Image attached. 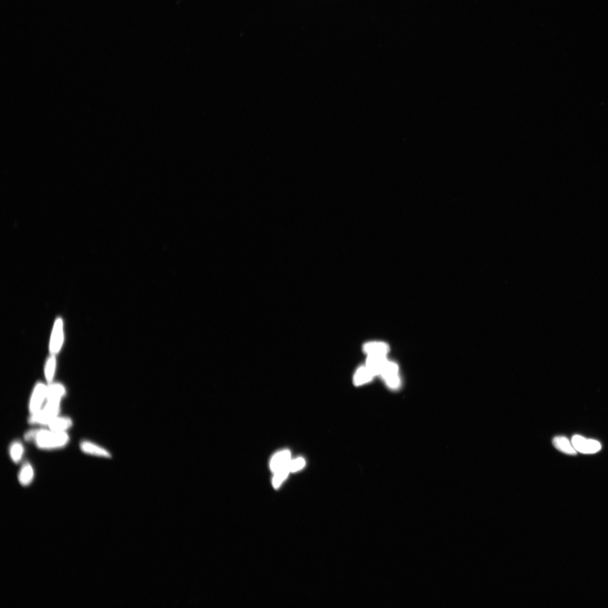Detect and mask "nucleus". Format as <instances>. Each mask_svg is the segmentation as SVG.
Here are the masks:
<instances>
[{"instance_id": "7ed1b4c3", "label": "nucleus", "mask_w": 608, "mask_h": 608, "mask_svg": "<svg viewBox=\"0 0 608 608\" xmlns=\"http://www.w3.org/2000/svg\"><path fill=\"white\" fill-rule=\"evenodd\" d=\"M398 371V366L395 363L387 360L380 373V376L385 380L388 387L393 389H396L400 385Z\"/></svg>"}, {"instance_id": "4468645a", "label": "nucleus", "mask_w": 608, "mask_h": 608, "mask_svg": "<svg viewBox=\"0 0 608 608\" xmlns=\"http://www.w3.org/2000/svg\"><path fill=\"white\" fill-rule=\"evenodd\" d=\"M25 449L20 441H14L9 446V453L13 463L20 464L25 455Z\"/></svg>"}, {"instance_id": "9d476101", "label": "nucleus", "mask_w": 608, "mask_h": 608, "mask_svg": "<svg viewBox=\"0 0 608 608\" xmlns=\"http://www.w3.org/2000/svg\"><path fill=\"white\" fill-rule=\"evenodd\" d=\"M67 390L65 386L61 383L53 382L48 384L47 400L61 403L66 395Z\"/></svg>"}, {"instance_id": "6e6552de", "label": "nucleus", "mask_w": 608, "mask_h": 608, "mask_svg": "<svg viewBox=\"0 0 608 608\" xmlns=\"http://www.w3.org/2000/svg\"><path fill=\"white\" fill-rule=\"evenodd\" d=\"M291 460V452L284 450L278 452L274 455L270 463V468L273 473L289 465Z\"/></svg>"}, {"instance_id": "ddd939ff", "label": "nucleus", "mask_w": 608, "mask_h": 608, "mask_svg": "<svg viewBox=\"0 0 608 608\" xmlns=\"http://www.w3.org/2000/svg\"><path fill=\"white\" fill-rule=\"evenodd\" d=\"M552 443L557 450L563 453L569 455L577 454V450L573 445L571 444L567 438L563 436L556 437L553 439Z\"/></svg>"}, {"instance_id": "1a4fd4ad", "label": "nucleus", "mask_w": 608, "mask_h": 608, "mask_svg": "<svg viewBox=\"0 0 608 608\" xmlns=\"http://www.w3.org/2000/svg\"><path fill=\"white\" fill-rule=\"evenodd\" d=\"M363 349L367 355L383 356H386L390 350L386 343L378 341L367 342L364 345Z\"/></svg>"}, {"instance_id": "f257e3e1", "label": "nucleus", "mask_w": 608, "mask_h": 608, "mask_svg": "<svg viewBox=\"0 0 608 608\" xmlns=\"http://www.w3.org/2000/svg\"><path fill=\"white\" fill-rule=\"evenodd\" d=\"M70 442L68 433L54 432L47 428L37 429L33 443L41 450L53 451L63 449Z\"/></svg>"}, {"instance_id": "f3484780", "label": "nucleus", "mask_w": 608, "mask_h": 608, "mask_svg": "<svg viewBox=\"0 0 608 608\" xmlns=\"http://www.w3.org/2000/svg\"><path fill=\"white\" fill-rule=\"evenodd\" d=\"M290 472L289 465H288L286 467L278 470L276 472L274 473V476L273 479L274 487L276 488L280 487Z\"/></svg>"}, {"instance_id": "2eb2a0df", "label": "nucleus", "mask_w": 608, "mask_h": 608, "mask_svg": "<svg viewBox=\"0 0 608 608\" xmlns=\"http://www.w3.org/2000/svg\"><path fill=\"white\" fill-rule=\"evenodd\" d=\"M375 376L370 369L365 365L356 370L354 374L353 381L356 386H360L371 381Z\"/></svg>"}, {"instance_id": "39448f33", "label": "nucleus", "mask_w": 608, "mask_h": 608, "mask_svg": "<svg viewBox=\"0 0 608 608\" xmlns=\"http://www.w3.org/2000/svg\"><path fill=\"white\" fill-rule=\"evenodd\" d=\"M79 447L81 451L86 455L103 459H111L112 457L110 452L90 441H82L80 443Z\"/></svg>"}, {"instance_id": "f8f14e48", "label": "nucleus", "mask_w": 608, "mask_h": 608, "mask_svg": "<svg viewBox=\"0 0 608 608\" xmlns=\"http://www.w3.org/2000/svg\"><path fill=\"white\" fill-rule=\"evenodd\" d=\"M387 360L386 356L378 355H368L366 361V366L370 369L374 376L380 375L384 365Z\"/></svg>"}, {"instance_id": "0eeeda50", "label": "nucleus", "mask_w": 608, "mask_h": 608, "mask_svg": "<svg viewBox=\"0 0 608 608\" xmlns=\"http://www.w3.org/2000/svg\"><path fill=\"white\" fill-rule=\"evenodd\" d=\"M73 425L74 422L71 418L59 415L53 419L46 428L54 432L67 433Z\"/></svg>"}, {"instance_id": "9b49d317", "label": "nucleus", "mask_w": 608, "mask_h": 608, "mask_svg": "<svg viewBox=\"0 0 608 608\" xmlns=\"http://www.w3.org/2000/svg\"><path fill=\"white\" fill-rule=\"evenodd\" d=\"M35 477V470L33 465L26 461L23 464L18 473V481L23 486H28L33 482Z\"/></svg>"}, {"instance_id": "423d86ee", "label": "nucleus", "mask_w": 608, "mask_h": 608, "mask_svg": "<svg viewBox=\"0 0 608 608\" xmlns=\"http://www.w3.org/2000/svg\"><path fill=\"white\" fill-rule=\"evenodd\" d=\"M63 337V323L62 319L58 318L54 323L51 339H50V351L52 354L58 353L61 350Z\"/></svg>"}, {"instance_id": "dca6fc26", "label": "nucleus", "mask_w": 608, "mask_h": 608, "mask_svg": "<svg viewBox=\"0 0 608 608\" xmlns=\"http://www.w3.org/2000/svg\"><path fill=\"white\" fill-rule=\"evenodd\" d=\"M56 358L55 357L54 354H53L48 359L45 368V376L46 380H47L48 384L53 382L55 373H56Z\"/></svg>"}, {"instance_id": "f03ea898", "label": "nucleus", "mask_w": 608, "mask_h": 608, "mask_svg": "<svg viewBox=\"0 0 608 608\" xmlns=\"http://www.w3.org/2000/svg\"><path fill=\"white\" fill-rule=\"evenodd\" d=\"M48 388V385L43 382L36 384L29 400L30 415L37 413L43 408L47 400Z\"/></svg>"}, {"instance_id": "a211bd4d", "label": "nucleus", "mask_w": 608, "mask_h": 608, "mask_svg": "<svg viewBox=\"0 0 608 608\" xmlns=\"http://www.w3.org/2000/svg\"><path fill=\"white\" fill-rule=\"evenodd\" d=\"M305 461L302 457L292 460L289 464V468L291 472L295 473L303 469L305 466Z\"/></svg>"}, {"instance_id": "20e7f679", "label": "nucleus", "mask_w": 608, "mask_h": 608, "mask_svg": "<svg viewBox=\"0 0 608 608\" xmlns=\"http://www.w3.org/2000/svg\"><path fill=\"white\" fill-rule=\"evenodd\" d=\"M571 443L576 450L583 454H595L601 449L600 442L595 440H588V439L578 435L573 437Z\"/></svg>"}]
</instances>
